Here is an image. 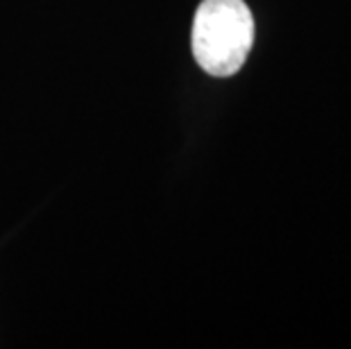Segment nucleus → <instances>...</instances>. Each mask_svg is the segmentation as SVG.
I'll return each mask as SVG.
<instances>
[{
  "label": "nucleus",
  "mask_w": 351,
  "mask_h": 349,
  "mask_svg": "<svg viewBox=\"0 0 351 349\" xmlns=\"http://www.w3.org/2000/svg\"><path fill=\"white\" fill-rule=\"evenodd\" d=\"M254 46V16L245 0H204L193 19L191 48L202 71L229 77Z\"/></svg>",
  "instance_id": "1"
}]
</instances>
